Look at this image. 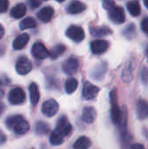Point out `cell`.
Listing matches in <instances>:
<instances>
[{"instance_id":"6da1fadb","label":"cell","mask_w":148,"mask_h":149,"mask_svg":"<svg viewBox=\"0 0 148 149\" xmlns=\"http://www.w3.org/2000/svg\"><path fill=\"white\" fill-rule=\"evenodd\" d=\"M6 126L18 135L26 134L30 129L29 123L21 115H14L9 117L6 120Z\"/></svg>"},{"instance_id":"7a4b0ae2","label":"cell","mask_w":148,"mask_h":149,"mask_svg":"<svg viewBox=\"0 0 148 149\" xmlns=\"http://www.w3.org/2000/svg\"><path fill=\"white\" fill-rule=\"evenodd\" d=\"M111 97V103H112V108H111V117L112 120L115 125H119L122 119V113L118 106L117 103V93L116 90H113L110 93Z\"/></svg>"},{"instance_id":"3957f363","label":"cell","mask_w":148,"mask_h":149,"mask_svg":"<svg viewBox=\"0 0 148 149\" xmlns=\"http://www.w3.org/2000/svg\"><path fill=\"white\" fill-rule=\"evenodd\" d=\"M55 131L58 132L59 134H61L64 138L65 136H68L72 133V127L69 123V121H68V120H67V118L65 116L60 117V119L58 120Z\"/></svg>"},{"instance_id":"277c9868","label":"cell","mask_w":148,"mask_h":149,"mask_svg":"<svg viewBox=\"0 0 148 149\" xmlns=\"http://www.w3.org/2000/svg\"><path fill=\"white\" fill-rule=\"evenodd\" d=\"M108 16H109L110 20L116 24H123L126 19L125 11H124L123 8L120 6H114L112 10H109Z\"/></svg>"},{"instance_id":"5b68a950","label":"cell","mask_w":148,"mask_h":149,"mask_svg":"<svg viewBox=\"0 0 148 149\" xmlns=\"http://www.w3.org/2000/svg\"><path fill=\"white\" fill-rule=\"evenodd\" d=\"M66 36L74 42H80L85 38V31L80 26L71 25L66 30Z\"/></svg>"},{"instance_id":"8992f818","label":"cell","mask_w":148,"mask_h":149,"mask_svg":"<svg viewBox=\"0 0 148 149\" xmlns=\"http://www.w3.org/2000/svg\"><path fill=\"white\" fill-rule=\"evenodd\" d=\"M32 69V64L29 58L26 57H21L18 58L16 64V70L20 75L28 74Z\"/></svg>"},{"instance_id":"52a82bcc","label":"cell","mask_w":148,"mask_h":149,"mask_svg":"<svg viewBox=\"0 0 148 149\" xmlns=\"http://www.w3.org/2000/svg\"><path fill=\"white\" fill-rule=\"evenodd\" d=\"M41 110L46 117H52L58 111V104L54 100H48L44 102Z\"/></svg>"},{"instance_id":"ba28073f","label":"cell","mask_w":148,"mask_h":149,"mask_svg":"<svg viewBox=\"0 0 148 149\" xmlns=\"http://www.w3.org/2000/svg\"><path fill=\"white\" fill-rule=\"evenodd\" d=\"M25 100V93L20 87H16L12 89L9 93V101L12 105L22 104Z\"/></svg>"},{"instance_id":"9c48e42d","label":"cell","mask_w":148,"mask_h":149,"mask_svg":"<svg viewBox=\"0 0 148 149\" xmlns=\"http://www.w3.org/2000/svg\"><path fill=\"white\" fill-rule=\"evenodd\" d=\"M99 88L90 82H85L83 86V91H82V95L83 98L86 100H93L99 93Z\"/></svg>"},{"instance_id":"30bf717a","label":"cell","mask_w":148,"mask_h":149,"mask_svg":"<svg viewBox=\"0 0 148 149\" xmlns=\"http://www.w3.org/2000/svg\"><path fill=\"white\" fill-rule=\"evenodd\" d=\"M31 53L34 58L38 59H44L49 57V51L40 42L35 43L31 48Z\"/></svg>"},{"instance_id":"8fae6325","label":"cell","mask_w":148,"mask_h":149,"mask_svg":"<svg viewBox=\"0 0 148 149\" xmlns=\"http://www.w3.org/2000/svg\"><path fill=\"white\" fill-rule=\"evenodd\" d=\"M79 66V63L78 58L75 57H71L63 64V71L68 75H73L78 72Z\"/></svg>"},{"instance_id":"7c38bea8","label":"cell","mask_w":148,"mask_h":149,"mask_svg":"<svg viewBox=\"0 0 148 149\" xmlns=\"http://www.w3.org/2000/svg\"><path fill=\"white\" fill-rule=\"evenodd\" d=\"M109 44L107 41L106 40H102V39H98V40H94L92 42L91 44V50L93 54H102L105 52H106V50L108 49Z\"/></svg>"},{"instance_id":"4fadbf2b","label":"cell","mask_w":148,"mask_h":149,"mask_svg":"<svg viewBox=\"0 0 148 149\" xmlns=\"http://www.w3.org/2000/svg\"><path fill=\"white\" fill-rule=\"evenodd\" d=\"M54 15V10L51 6H45L42 10H40L38 13V19L43 23H48L51 21Z\"/></svg>"},{"instance_id":"5bb4252c","label":"cell","mask_w":148,"mask_h":149,"mask_svg":"<svg viewBox=\"0 0 148 149\" xmlns=\"http://www.w3.org/2000/svg\"><path fill=\"white\" fill-rule=\"evenodd\" d=\"M96 117H97V113H96V110L92 107H86L83 109L82 120L85 122L91 124L94 122Z\"/></svg>"},{"instance_id":"9a60e30c","label":"cell","mask_w":148,"mask_h":149,"mask_svg":"<svg viewBox=\"0 0 148 149\" xmlns=\"http://www.w3.org/2000/svg\"><path fill=\"white\" fill-rule=\"evenodd\" d=\"M137 117L140 120L148 118V102L144 100H140L137 102Z\"/></svg>"},{"instance_id":"2e32d148","label":"cell","mask_w":148,"mask_h":149,"mask_svg":"<svg viewBox=\"0 0 148 149\" xmlns=\"http://www.w3.org/2000/svg\"><path fill=\"white\" fill-rule=\"evenodd\" d=\"M29 39H30V37L27 33L20 34L14 39L12 43V47L15 50H21L27 45V43L29 42Z\"/></svg>"},{"instance_id":"e0dca14e","label":"cell","mask_w":148,"mask_h":149,"mask_svg":"<svg viewBox=\"0 0 148 149\" xmlns=\"http://www.w3.org/2000/svg\"><path fill=\"white\" fill-rule=\"evenodd\" d=\"M86 9L85 4L80 1H72L67 7V11L71 14H77L84 11Z\"/></svg>"},{"instance_id":"ac0fdd59","label":"cell","mask_w":148,"mask_h":149,"mask_svg":"<svg viewBox=\"0 0 148 149\" xmlns=\"http://www.w3.org/2000/svg\"><path fill=\"white\" fill-rule=\"evenodd\" d=\"M29 92H30V98H31V102L33 106H36L38 101H39V91L38 85L35 83H31L29 86Z\"/></svg>"},{"instance_id":"d6986e66","label":"cell","mask_w":148,"mask_h":149,"mask_svg":"<svg viewBox=\"0 0 148 149\" xmlns=\"http://www.w3.org/2000/svg\"><path fill=\"white\" fill-rule=\"evenodd\" d=\"M26 13V6L24 3H17L10 10V15L14 18H21Z\"/></svg>"},{"instance_id":"ffe728a7","label":"cell","mask_w":148,"mask_h":149,"mask_svg":"<svg viewBox=\"0 0 148 149\" xmlns=\"http://www.w3.org/2000/svg\"><path fill=\"white\" fill-rule=\"evenodd\" d=\"M128 11L133 17H138L141 12L140 4L138 1H130L126 3Z\"/></svg>"},{"instance_id":"44dd1931","label":"cell","mask_w":148,"mask_h":149,"mask_svg":"<svg viewBox=\"0 0 148 149\" xmlns=\"http://www.w3.org/2000/svg\"><path fill=\"white\" fill-rule=\"evenodd\" d=\"M90 32L94 37H104L111 34L113 31L108 27L103 26V27H92L90 29Z\"/></svg>"},{"instance_id":"7402d4cb","label":"cell","mask_w":148,"mask_h":149,"mask_svg":"<svg viewBox=\"0 0 148 149\" xmlns=\"http://www.w3.org/2000/svg\"><path fill=\"white\" fill-rule=\"evenodd\" d=\"M91 146V141L89 138L82 136L77 140L73 145V149H89Z\"/></svg>"},{"instance_id":"603a6c76","label":"cell","mask_w":148,"mask_h":149,"mask_svg":"<svg viewBox=\"0 0 148 149\" xmlns=\"http://www.w3.org/2000/svg\"><path fill=\"white\" fill-rule=\"evenodd\" d=\"M65 49L66 47L64 45H58L54 46L51 50V52H49V57H51V58L52 59H56L65 52Z\"/></svg>"},{"instance_id":"cb8c5ba5","label":"cell","mask_w":148,"mask_h":149,"mask_svg":"<svg viewBox=\"0 0 148 149\" xmlns=\"http://www.w3.org/2000/svg\"><path fill=\"white\" fill-rule=\"evenodd\" d=\"M78 85H79V82L78 80L75 79V78H70L66 80L65 82V91L68 94H71V93H73L77 87H78Z\"/></svg>"},{"instance_id":"d4e9b609","label":"cell","mask_w":148,"mask_h":149,"mask_svg":"<svg viewBox=\"0 0 148 149\" xmlns=\"http://www.w3.org/2000/svg\"><path fill=\"white\" fill-rule=\"evenodd\" d=\"M35 131L38 135H45L50 132V127L47 123L43 121H38L36 124Z\"/></svg>"},{"instance_id":"484cf974","label":"cell","mask_w":148,"mask_h":149,"mask_svg":"<svg viewBox=\"0 0 148 149\" xmlns=\"http://www.w3.org/2000/svg\"><path fill=\"white\" fill-rule=\"evenodd\" d=\"M37 23L33 17H26L24 20L21 21L19 27L21 30H26V29H31L36 27Z\"/></svg>"},{"instance_id":"4316f807","label":"cell","mask_w":148,"mask_h":149,"mask_svg":"<svg viewBox=\"0 0 148 149\" xmlns=\"http://www.w3.org/2000/svg\"><path fill=\"white\" fill-rule=\"evenodd\" d=\"M50 141L52 145L58 146V145H61L64 142V137L59 134L58 132H56L55 130L51 134L50 136Z\"/></svg>"},{"instance_id":"83f0119b","label":"cell","mask_w":148,"mask_h":149,"mask_svg":"<svg viewBox=\"0 0 148 149\" xmlns=\"http://www.w3.org/2000/svg\"><path fill=\"white\" fill-rule=\"evenodd\" d=\"M134 35H135V26L133 24H129L124 31V36H126L128 39H130L133 38Z\"/></svg>"},{"instance_id":"f1b7e54d","label":"cell","mask_w":148,"mask_h":149,"mask_svg":"<svg viewBox=\"0 0 148 149\" xmlns=\"http://www.w3.org/2000/svg\"><path fill=\"white\" fill-rule=\"evenodd\" d=\"M9 2L7 0H0V13L5 12L8 9Z\"/></svg>"},{"instance_id":"f546056e","label":"cell","mask_w":148,"mask_h":149,"mask_svg":"<svg viewBox=\"0 0 148 149\" xmlns=\"http://www.w3.org/2000/svg\"><path fill=\"white\" fill-rule=\"evenodd\" d=\"M114 6H115V3H114L113 1H109V0H107V1H104V2H103V7H104L106 10H112Z\"/></svg>"},{"instance_id":"4dcf8cb0","label":"cell","mask_w":148,"mask_h":149,"mask_svg":"<svg viewBox=\"0 0 148 149\" xmlns=\"http://www.w3.org/2000/svg\"><path fill=\"white\" fill-rule=\"evenodd\" d=\"M141 29L142 31L148 35V17H146L141 22Z\"/></svg>"},{"instance_id":"1f68e13d","label":"cell","mask_w":148,"mask_h":149,"mask_svg":"<svg viewBox=\"0 0 148 149\" xmlns=\"http://www.w3.org/2000/svg\"><path fill=\"white\" fill-rule=\"evenodd\" d=\"M141 78H142V81L145 83V84H147L148 83V69L147 68H144L142 70V72H141Z\"/></svg>"},{"instance_id":"d6a6232c","label":"cell","mask_w":148,"mask_h":149,"mask_svg":"<svg viewBox=\"0 0 148 149\" xmlns=\"http://www.w3.org/2000/svg\"><path fill=\"white\" fill-rule=\"evenodd\" d=\"M29 3H30V6H31V9H35V8L38 7L41 4V2L38 1V0H31L29 2Z\"/></svg>"},{"instance_id":"836d02e7","label":"cell","mask_w":148,"mask_h":149,"mask_svg":"<svg viewBox=\"0 0 148 149\" xmlns=\"http://www.w3.org/2000/svg\"><path fill=\"white\" fill-rule=\"evenodd\" d=\"M129 149H145L144 148V146L142 144H140V143H136V144H133Z\"/></svg>"},{"instance_id":"e575fe53","label":"cell","mask_w":148,"mask_h":149,"mask_svg":"<svg viewBox=\"0 0 148 149\" xmlns=\"http://www.w3.org/2000/svg\"><path fill=\"white\" fill-rule=\"evenodd\" d=\"M5 141H6V137L4 136V134H3L2 133H0V144L5 142Z\"/></svg>"},{"instance_id":"d590c367","label":"cell","mask_w":148,"mask_h":149,"mask_svg":"<svg viewBox=\"0 0 148 149\" xmlns=\"http://www.w3.org/2000/svg\"><path fill=\"white\" fill-rule=\"evenodd\" d=\"M3 35H4V29H3V25L0 24V39L3 37Z\"/></svg>"},{"instance_id":"8d00e7d4","label":"cell","mask_w":148,"mask_h":149,"mask_svg":"<svg viewBox=\"0 0 148 149\" xmlns=\"http://www.w3.org/2000/svg\"><path fill=\"white\" fill-rule=\"evenodd\" d=\"M3 110H4V106H3V103L0 102V115L2 114V113L3 112Z\"/></svg>"},{"instance_id":"74e56055","label":"cell","mask_w":148,"mask_h":149,"mask_svg":"<svg viewBox=\"0 0 148 149\" xmlns=\"http://www.w3.org/2000/svg\"><path fill=\"white\" fill-rule=\"evenodd\" d=\"M144 4H145V6L148 9V0H145L144 1Z\"/></svg>"},{"instance_id":"f35d334b","label":"cell","mask_w":148,"mask_h":149,"mask_svg":"<svg viewBox=\"0 0 148 149\" xmlns=\"http://www.w3.org/2000/svg\"><path fill=\"white\" fill-rule=\"evenodd\" d=\"M3 94H4L3 91V90H0V98H2V97L3 96Z\"/></svg>"},{"instance_id":"ab89813d","label":"cell","mask_w":148,"mask_h":149,"mask_svg":"<svg viewBox=\"0 0 148 149\" xmlns=\"http://www.w3.org/2000/svg\"><path fill=\"white\" fill-rule=\"evenodd\" d=\"M146 54H147V57L148 58V45L147 47V50H146Z\"/></svg>"},{"instance_id":"60d3db41","label":"cell","mask_w":148,"mask_h":149,"mask_svg":"<svg viewBox=\"0 0 148 149\" xmlns=\"http://www.w3.org/2000/svg\"><path fill=\"white\" fill-rule=\"evenodd\" d=\"M3 82H2V81L0 80V85H3Z\"/></svg>"}]
</instances>
